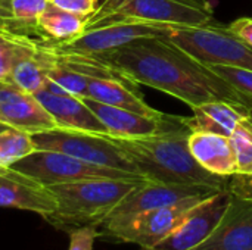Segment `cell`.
<instances>
[{
  "label": "cell",
  "mask_w": 252,
  "mask_h": 250,
  "mask_svg": "<svg viewBox=\"0 0 252 250\" xmlns=\"http://www.w3.org/2000/svg\"><path fill=\"white\" fill-rule=\"evenodd\" d=\"M94 56L114 66L134 84L164 91L190 108L214 100L247 106L239 93L227 83L164 37L140 38Z\"/></svg>",
  "instance_id": "1"
},
{
  "label": "cell",
  "mask_w": 252,
  "mask_h": 250,
  "mask_svg": "<svg viewBox=\"0 0 252 250\" xmlns=\"http://www.w3.org/2000/svg\"><path fill=\"white\" fill-rule=\"evenodd\" d=\"M190 130L176 116V122L157 136L117 139L139 174L152 183L179 186H207L227 189V178L204 169L189 149Z\"/></svg>",
  "instance_id": "2"
},
{
  "label": "cell",
  "mask_w": 252,
  "mask_h": 250,
  "mask_svg": "<svg viewBox=\"0 0 252 250\" xmlns=\"http://www.w3.org/2000/svg\"><path fill=\"white\" fill-rule=\"evenodd\" d=\"M142 183L145 181L96 178L50 186L56 209L44 220L66 233L89 225L99 228L117 205Z\"/></svg>",
  "instance_id": "3"
},
{
  "label": "cell",
  "mask_w": 252,
  "mask_h": 250,
  "mask_svg": "<svg viewBox=\"0 0 252 250\" xmlns=\"http://www.w3.org/2000/svg\"><path fill=\"white\" fill-rule=\"evenodd\" d=\"M121 21L198 27L214 21V9L208 0H100L86 29Z\"/></svg>",
  "instance_id": "4"
},
{
  "label": "cell",
  "mask_w": 252,
  "mask_h": 250,
  "mask_svg": "<svg viewBox=\"0 0 252 250\" xmlns=\"http://www.w3.org/2000/svg\"><path fill=\"white\" fill-rule=\"evenodd\" d=\"M164 38L204 65H226L252 71V47L227 25L210 22L198 27H174Z\"/></svg>",
  "instance_id": "5"
},
{
  "label": "cell",
  "mask_w": 252,
  "mask_h": 250,
  "mask_svg": "<svg viewBox=\"0 0 252 250\" xmlns=\"http://www.w3.org/2000/svg\"><path fill=\"white\" fill-rule=\"evenodd\" d=\"M207 197L210 196L189 197L174 205L143 212L127 220H106L99 227V237L121 243H133L142 249H155L183 222L186 215Z\"/></svg>",
  "instance_id": "6"
},
{
  "label": "cell",
  "mask_w": 252,
  "mask_h": 250,
  "mask_svg": "<svg viewBox=\"0 0 252 250\" xmlns=\"http://www.w3.org/2000/svg\"><path fill=\"white\" fill-rule=\"evenodd\" d=\"M32 140L37 146V150L62 152L89 164L140 175L134 164L120 146L118 140L106 134L55 128L34 134Z\"/></svg>",
  "instance_id": "7"
},
{
  "label": "cell",
  "mask_w": 252,
  "mask_h": 250,
  "mask_svg": "<svg viewBox=\"0 0 252 250\" xmlns=\"http://www.w3.org/2000/svg\"><path fill=\"white\" fill-rule=\"evenodd\" d=\"M12 168L31 177L46 187L96 178L146 181L140 175L89 164L71 155L55 150H35L30 156L16 162Z\"/></svg>",
  "instance_id": "8"
},
{
  "label": "cell",
  "mask_w": 252,
  "mask_h": 250,
  "mask_svg": "<svg viewBox=\"0 0 252 250\" xmlns=\"http://www.w3.org/2000/svg\"><path fill=\"white\" fill-rule=\"evenodd\" d=\"M173 28L174 27L170 25H157L139 21H121L87 28L77 40L58 46L83 55H102L140 38L167 37Z\"/></svg>",
  "instance_id": "9"
},
{
  "label": "cell",
  "mask_w": 252,
  "mask_h": 250,
  "mask_svg": "<svg viewBox=\"0 0 252 250\" xmlns=\"http://www.w3.org/2000/svg\"><path fill=\"white\" fill-rule=\"evenodd\" d=\"M233 196L220 190L198 203L183 220V222L154 250H192L199 246L220 224Z\"/></svg>",
  "instance_id": "10"
},
{
  "label": "cell",
  "mask_w": 252,
  "mask_h": 250,
  "mask_svg": "<svg viewBox=\"0 0 252 250\" xmlns=\"http://www.w3.org/2000/svg\"><path fill=\"white\" fill-rule=\"evenodd\" d=\"M226 190V189H224ZM220 192L207 186H179L145 181L130 192L111 212L106 220H127L143 212L174 205L195 196H211ZM105 220V221H106Z\"/></svg>",
  "instance_id": "11"
},
{
  "label": "cell",
  "mask_w": 252,
  "mask_h": 250,
  "mask_svg": "<svg viewBox=\"0 0 252 250\" xmlns=\"http://www.w3.org/2000/svg\"><path fill=\"white\" fill-rule=\"evenodd\" d=\"M0 124L31 136L58 128L34 94L7 81H0Z\"/></svg>",
  "instance_id": "12"
},
{
  "label": "cell",
  "mask_w": 252,
  "mask_h": 250,
  "mask_svg": "<svg viewBox=\"0 0 252 250\" xmlns=\"http://www.w3.org/2000/svg\"><path fill=\"white\" fill-rule=\"evenodd\" d=\"M34 96L52 115L58 128L108 136L106 127L83 99L68 94L50 83Z\"/></svg>",
  "instance_id": "13"
},
{
  "label": "cell",
  "mask_w": 252,
  "mask_h": 250,
  "mask_svg": "<svg viewBox=\"0 0 252 250\" xmlns=\"http://www.w3.org/2000/svg\"><path fill=\"white\" fill-rule=\"evenodd\" d=\"M84 103L96 113L108 130V136L117 139H143L157 136L176 122L174 115L145 116L127 109L109 106L90 97H83Z\"/></svg>",
  "instance_id": "14"
},
{
  "label": "cell",
  "mask_w": 252,
  "mask_h": 250,
  "mask_svg": "<svg viewBox=\"0 0 252 250\" xmlns=\"http://www.w3.org/2000/svg\"><path fill=\"white\" fill-rule=\"evenodd\" d=\"M0 208L31 211L44 218L56 209V199L49 187L31 177L0 167Z\"/></svg>",
  "instance_id": "15"
},
{
  "label": "cell",
  "mask_w": 252,
  "mask_h": 250,
  "mask_svg": "<svg viewBox=\"0 0 252 250\" xmlns=\"http://www.w3.org/2000/svg\"><path fill=\"white\" fill-rule=\"evenodd\" d=\"M192 250H252V202L233 197L217 228Z\"/></svg>",
  "instance_id": "16"
},
{
  "label": "cell",
  "mask_w": 252,
  "mask_h": 250,
  "mask_svg": "<svg viewBox=\"0 0 252 250\" xmlns=\"http://www.w3.org/2000/svg\"><path fill=\"white\" fill-rule=\"evenodd\" d=\"M190 131H207L232 137L251 119V109L227 100H214L192 108L190 116H180Z\"/></svg>",
  "instance_id": "17"
},
{
  "label": "cell",
  "mask_w": 252,
  "mask_h": 250,
  "mask_svg": "<svg viewBox=\"0 0 252 250\" xmlns=\"http://www.w3.org/2000/svg\"><path fill=\"white\" fill-rule=\"evenodd\" d=\"M189 149L196 162L208 172L229 178L238 172L236 155L230 137L192 131L189 136Z\"/></svg>",
  "instance_id": "18"
},
{
  "label": "cell",
  "mask_w": 252,
  "mask_h": 250,
  "mask_svg": "<svg viewBox=\"0 0 252 250\" xmlns=\"http://www.w3.org/2000/svg\"><path fill=\"white\" fill-rule=\"evenodd\" d=\"M137 84L126 77L90 78L87 87V97L121 109H127L145 116H161L162 112L149 106L142 93L136 88Z\"/></svg>",
  "instance_id": "19"
},
{
  "label": "cell",
  "mask_w": 252,
  "mask_h": 250,
  "mask_svg": "<svg viewBox=\"0 0 252 250\" xmlns=\"http://www.w3.org/2000/svg\"><path fill=\"white\" fill-rule=\"evenodd\" d=\"M87 21L89 16L71 13L49 1L38 18V29L52 43L66 44L77 40L86 31Z\"/></svg>",
  "instance_id": "20"
},
{
  "label": "cell",
  "mask_w": 252,
  "mask_h": 250,
  "mask_svg": "<svg viewBox=\"0 0 252 250\" xmlns=\"http://www.w3.org/2000/svg\"><path fill=\"white\" fill-rule=\"evenodd\" d=\"M35 38L38 37H30L28 47L15 62L7 80V83H12L31 94L38 93L47 84V78L35 57Z\"/></svg>",
  "instance_id": "21"
},
{
  "label": "cell",
  "mask_w": 252,
  "mask_h": 250,
  "mask_svg": "<svg viewBox=\"0 0 252 250\" xmlns=\"http://www.w3.org/2000/svg\"><path fill=\"white\" fill-rule=\"evenodd\" d=\"M35 150L31 134L9 127L0 131V167L10 168Z\"/></svg>",
  "instance_id": "22"
},
{
  "label": "cell",
  "mask_w": 252,
  "mask_h": 250,
  "mask_svg": "<svg viewBox=\"0 0 252 250\" xmlns=\"http://www.w3.org/2000/svg\"><path fill=\"white\" fill-rule=\"evenodd\" d=\"M30 37L32 35L15 34L0 29V81L9 80L15 62L28 47Z\"/></svg>",
  "instance_id": "23"
},
{
  "label": "cell",
  "mask_w": 252,
  "mask_h": 250,
  "mask_svg": "<svg viewBox=\"0 0 252 250\" xmlns=\"http://www.w3.org/2000/svg\"><path fill=\"white\" fill-rule=\"evenodd\" d=\"M224 83H227L245 100V105L252 109V71L232 68L226 65H205Z\"/></svg>",
  "instance_id": "24"
},
{
  "label": "cell",
  "mask_w": 252,
  "mask_h": 250,
  "mask_svg": "<svg viewBox=\"0 0 252 250\" xmlns=\"http://www.w3.org/2000/svg\"><path fill=\"white\" fill-rule=\"evenodd\" d=\"M227 190L235 199L252 202V174L236 172L227 178Z\"/></svg>",
  "instance_id": "25"
},
{
  "label": "cell",
  "mask_w": 252,
  "mask_h": 250,
  "mask_svg": "<svg viewBox=\"0 0 252 250\" xmlns=\"http://www.w3.org/2000/svg\"><path fill=\"white\" fill-rule=\"evenodd\" d=\"M69 234V249L68 250H93L94 240L99 237V228L89 225L72 230Z\"/></svg>",
  "instance_id": "26"
},
{
  "label": "cell",
  "mask_w": 252,
  "mask_h": 250,
  "mask_svg": "<svg viewBox=\"0 0 252 250\" xmlns=\"http://www.w3.org/2000/svg\"><path fill=\"white\" fill-rule=\"evenodd\" d=\"M100 0H53L52 3L58 7L68 10L71 13H77L81 16H90L99 4Z\"/></svg>",
  "instance_id": "27"
},
{
  "label": "cell",
  "mask_w": 252,
  "mask_h": 250,
  "mask_svg": "<svg viewBox=\"0 0 252 250\" xmlns=\"http://www.w3.org/2000/svg\"><path fill=\"white\" fill-rule=\"evenodd\" d=\"M227 28L252 47V18H238Z\"/></svg>",
  "instance_id": "28"
},
{
  "label": "cell",
  "mask_w": 252,
  "mask_h": 250,
  "mask_svg": "<svg viewBox=\"0 0 252 250\" xmlns=\"http://www.w3.org/2000/svg\"><path fill=\"white\" fill-rule=\"evenodd\" d=\"M9 3H10V0H0V21L7 16V13H9Z\"/></svg>",
  "instance_id": "29"
},
{
  "label": "cell",
  "mask_w": 252,
  "mask_h": 250,
  "mask_svg": "<svg viewBox=\"0 0 252 250\" xmlns=\"http://www.w3.org/2000/svg\"><path fill=\"white\" fill-rule=\"evenodd\" d=\"M4 128H7V127H6V125H3V124H0V131H1V130H4Z\"/></svg>",
  "instance_id": "30"
},
{
  "label": "cell",
  "mask_w": 252,
  "mask_h": 250,
  "mask_svg": "<svg viewBox=\"0 0 252 250\" xmlns=\"http://www.w3.org/2000/svg\"><path fill=\"white\" fill-rule=\"evenodd\" d=\"M140 250H154V249H142V248H140Z\"/></svg>",
  "instance_id": "31"
},
{
  "label": "cell",
  "mask_w": 252,
  "mask_h": 250,
  "mask_svg": "<svg viewBox=\"0 0 252 250\" xmlns=\"http://www.w3.org/2000/svg\"><path fill=\"white\" fill-rule=\"evenodd\" d=\"M49 1H53V0H49Z\"/></svg>",
  "instance_id": "32"
},
{
  "label": "cell",
  "mask_w": 252,
  "mask_h": 250,
  "mask_svg": "<svg viewBox=\"0 0 252 250\" xmlns=\"http://www.w3.org/2000/svg\"><path fill=\"white\" fill-rule=\"evenodd\" d=\"M251 112H252V109H251Z\"/></svg>",
  "instance_id": "33"
}]
</instances>
